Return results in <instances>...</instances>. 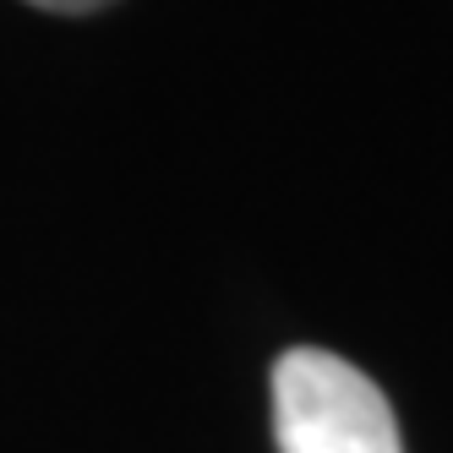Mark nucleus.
<instances>
[{"mask_svg": "<svg viewBox=\"0 0 453 453\" xmlns=\"http://www.w3.org/2000/svg\"><path fill=\"white\" fill-rule=\"evenodd\" d=\"M27 6H44V12H66V17H77V12H99V6H110V0H27Z\"/></svg>", "mask_w": 453, "mask_h": 453, "instance_id": "2", "label": "nucleus"}, {"mask_svg": "<svg viewBox=\"0 0 453 453\" xmlns=\"http://www.w3.org/2000/svg\"><path fill=\"white\" fill-rule=\"evenodd\" d=\"M279 453H404L382 388L328 349H284L273 366Z\"/></svg>", "mask_w": 453, "mask_h": 453, "instance_id": "1", "label": "nucleus"}]
</instances>
